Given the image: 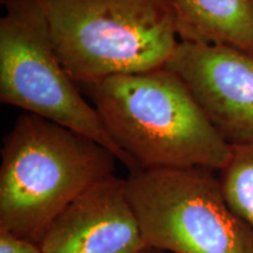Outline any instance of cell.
Segmentation results:
<instances>
[{"label": "cell", "instance_id": "cell-1", "mask_svg": "<svg viewBox=\"0 0 253 253\" xmlns=\"http://www.w3.org/2000/svg\"><path fill=\"white\" fill-rule=\"evenodd\" d=\"M84 87L107 132L136 170L204 168L219 172L229 161L231 145L169 68Z\"/></svg>", "mask_w": 253, "mask_h": 253}, {"label": "cell", "instance_id": "cell-2", "mask_svg": "<svg viewBox=\"0 0 253 253\" xmlns=\"http://www.w3.org/2000/svg\"><path fill=\"white\" fill-rule=\"evenodd\" d=\"M116 161L87 136L33 114L20 115L1 148L0 229L39 243L75 199L115 176Z\"/></svg>", "mask_w": 253, "mask_h": 253}, {"label": "cell", "instance_id": "cell-3", "mask_svg": "<svg viewBox=\"0 0 253 253\" xmlns=\"http://www.w3.org/2000/svg\"><path fill=\"white\" fill-rule=\"evenodd\" d=\"M75 84L167 67L179 45L166 0H39Z\"/></svg>", "mask_w": 253, "mask_h": 253}, {"label": "cell", "instance_id": "cell-4", "mask_svg": "<svg viewBox=\"0 0 253 253\" xmlns=\"http://www.w3.org/2000/svg\"><path fill=\"white\" fill-rule=\"evenodd\" d=\"M126 192L147 248L171 253H253V229L204 168L130 171Z\"/></svg>", "mask_w": 253, "mask_h": 253}, {"label": "cell", "instance_id": "cell-5", "mask_svg": "<svg viewBox=\"0 0 253 253\" xmlns=\"http://www.w3.org/2000/svg\"><path fill=\"white\" fill-rule=\"evenodd\" d=\"M0 19V101L91 138L135 171L114 143L93 104L65 71L39 0H4Z\"/></svg>", "mask_w": 253, "mask_h": 253}, {"label": "cell", "instance_id": "cell-6", "mask_svg": "<svg viewBox=\"0 0 253 253\" xmlns=\"http://www.w3.org/2000/svg\"><path fill=\"white\" fill-rule=\"evenodd\" d=\"M167 68L184 81L227 143H252L253 52L181 41Z\"/></svg>", "mask_w": 253, "mask_h": 253}, {"label": "cell", "instance_id": "cell-7", "mask_svg": "<svg viewBox=\"0 0 253 253\" xmlns=\"http://www.w3.org/2000/svg\"><path fill=\"white\" fill-rule=\"evenodd\" d=\"M43 253H138L147 248L126 181L113 176L66 208L47 227Z\"/></svg>", "mask_w": 253, "mask_h": 253}, {"label": "cell", "instance_id": "cell-8", "mask_svg": "<svg viewBox=\"0 0 253 253\" xmlns=\"http://www.w3.org/2000/svg\"><path fill=\"white\" fill-rule=\"evenodd\" d=\"M179 41L253 52V0H166Z\"/></svg>", "mask_w": 253, "mask_h": 253}, {"label": "cell", "instance_id": "cell-9", "mask_svg": "<svg viewBox=\"0 0 253 253\" xmlns=\"http://www.w3.org/2000/svg\"><path fill=\"white\" fill-rule=\"evenodd\" d=\"M218 177L227 203L253 229V142L231 145L229 161Z\"/></svg>", "mask_w": 253, "mask_h": 253}, {"label": "cell", "instance_id": "cell-10", "mask_svg": "<svg viewBox=\"0 0 253 253\" xmlns=\"http://www.w3.org/2000/svg\"><path fill=\"white\" fill-rule=\"evenodd\" d=\"M0 253H43L39 243L0 229Z\"/></svg>", "mask_w": 253, "mask_h": 253}, {"label": "cell", "instance_id": "cell-11", "mask_svg": "<svg viewBox=\"0 0 253 253\" xmlns=\"http://www.w3.org/2000/svg\"><path fill=\"white\" fill-rule=\"evenodd\" d=\"M138 253H166V252H162L160 251V250H156V249H151V248H145L140 251Z\"/></svg>", "mask_w": 253, "mask_h": 253}]
</instances>
